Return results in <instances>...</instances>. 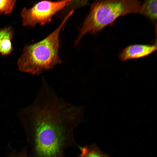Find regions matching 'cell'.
<instances>
[{"mask_svg":"<svg viewBox=\"0 0 157 157\" xmlns=\"http://www.w3.org/2000/svg\"><path fill=\"white\" fill-rule=\"evenodd\" d=\"M35 112L25 128L33 157H65L67 149L78 147L74 132L83 118L78 109L48 104Z\"/></svg>","mask_w":157,"mask_h":157,"instance_id":"1","label":"cell"},{"mask_svg":"<svg viewBox=\"0 0 157 157\" xmlns=\"http://www.w3.org/2000/svg\"><path fill=\"white\" fill-rule=\"evenodd\" d=\"M74 10H71L58 27L45 38L35 43L25 45L17 62L20 71L38 74L43 70L52 69L61 63L58 53L59 34Z\"/></svg>","mask_w":157,"mask_h":157,"instance_id":"2","label":"cell"},{"mask_svg":"<svg viewBox=\"0 0 157 157\" xmlns=\"http://www.w3.org/2000/svg\"><path fill=\"white\" fill-rule=\"evenodd\" d=\"M141 3L138 0H100L92 5L89 13L84 20L75 42L76 44L89 33L96 34L113 24L118 17L139 13Z\"/></svg>","mask_w":157,"mask_h":157,"instance_id":"3","label":"cell"},{"mask_svg":"<svg viewBox=\"0 0 157 157\" xmlns=\"http://www.w3.org/2000/svg\"><path fill=\"white\" fill-rule=\"evenodd\" d=\"M72 1H42L36 3L29 8L24 7L20 14L22 26L33 27L37 25L43 26L50 23L53 16Z\"/></svg>","mask_w":157,"mask_h":157,"instance_id":"4","label":"cell"},{"mask_svg":"<svg viewBox=\"0 0 157 157\" xmlns=\"http://www.w3.org/2000/svg\"><path fill=\"white\" fill-rule=\"evenodd\" d=\"M156 44L153 45L136 44L129 45L123 49L119 56L122 61L142 58L156 50Z\"/></svg>","mask_w":157,"mask_h":157,"instance_id":"5","label":"cell"},{"mask_svg":"<svg viewBox=\"0 0 157 157\" xmlns=\"http://www.w3.org/2000/svg\"><path fill=\"white\" fill-rule=\"evenodd\" d=\"M14 31L10 27L0 29V53L5 56L10 54L13 50L11 40Z\"/></svg>","mask_w":157,"mask_h":157,"instance_id":"6","label":"cell"},{"mask_svg":"<svg viewBox=\"0 0 157 157\" xmlns=\"http://www.w3.org/2000/svg\"><path fill=\"white\" fill-rule=\"evenodd\" d=\"M156 0H145L141 4L139 13L151 20L157 19Z\"/></svg>","mask_w":157,"mask_h":157,"instance_id":"7","label":"cell"},{"mask_svg":"<svg viewBox=\"0 0 157 157\" xmlns=\"http://www.w3.org/2000/svg\"><path fill=\"white\" fill-rule=\"evenodd\" d=\"M78 147L80 154L77 157H110L104 154L94 144L83 146L78 145Z\"/></svg>","mask_w":157,"mask_h":157,"instance_id":"8","label":"cell"},{"mask_svg":"<svg viewBox=\"0 0 157 157\" xmlns=\"http://www.w3.org/2000/svg\"><path fill=\"white\" fill-rule=\"evenodd\" d=\"M16 3L15 0H0V14H10L14 9Z\"/></svg>","mask_w":157,"mask_h":157,"instance_id":"9","label":"cell"},{"mask_svg":"<svg viewBox=\"0 0 157 157\" xmlns=\"http://www.w3.org/2000/svg\"><path fill=\"white\" fill-rule=\"evenodd\" d=\"M26 153V151L24 149L18 154L15 152H13L10 154L7 157H30L28 156Z\"/></svg>","mask_w":157,"mask_h":157,"instance_id":"10","label":"cell"}]
</instances>
